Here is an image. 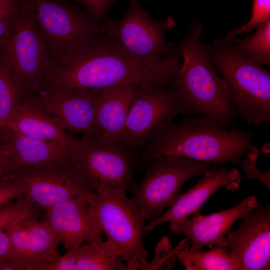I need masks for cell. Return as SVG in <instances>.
<instances>
[{
    "label": "cell",
    "mask_w": 270,
    "mask_h": 270,
    "mask_svg": "<svg viewBox=\"0 0 270 270\" xmlns=\"http://www.w3.org/2000/svg\"><path fill=\"white\" fill-rule=\"evenodd\" d=\"M181 64L180 56L160 65L140 62L129 56L110 35L98 33L66 60L48 64L42 86L100 90L132 84L166 87L172 84Z\"/></svg>",
    "instance_id": "obj_1"
},
{
    "label": "cell",
    "mask_w": 270,
    "mask_h": 270,
    "mask_svg": "<svg viewBox=\"0 0 270 270\" xmlns=\"http://www.w3.org/2000/svg\"><path fill=\"white\" fill-rule=\"evenodd\" d=\"M254 136L234 126L228 130L208 116H185L179 122H172L140 150L138 172L150 160L164 156H180L214 165L230 162L240 166L254 146Z\"/></svg>",
    "instance_id": "obj_2"
},
{
    "label": "cell",
    "mask_w": 270,
    "mask_h": 270,
    "mask_svg": "<svg viewBox=\"0 0 270 270\" xmlns=\"http://www.w3.org/2000/svg\"><path fill=\"white\" fill-rule=\"evenodd\" d=\"M202 34L201 26L193 24L180 42L183 62L172 84L182 98L180 114L208 116L228 128L237 114L222 78L204 49Z\"/></svg>",
    "instance_id": "obj_3"
},
{
    "label": "cell",
    "mask_w": 270,
    "mask_h": 270,
    "mask_svg": "<svg viewBox=\"0 0 270 270\" xmlns=\"http://www.w3.org/2000/svg\"><path fill=\"white\" fill-rule=\"evenodd\" d=\"M202 46L222 78L237 116L247 124L270 122V72L216 39Z\"/></svg>",
    "instance_id": "obj_4"
},
{
    "label": "cell",
    "mask_w": 270,
    "mask_h": 270,
    "mask_svg": "<svg viewBox=\"0 0 270 270\" xmlns=\"http://www.w3.org/2000/svg\"><path fill=\"white\" fill-rule=\"evenodd\" d=\"M88 200L107 240L126 262V270H140L148 262L143 244L146 220L132 204L126 191L100 185Z\"/></svg>",
    "instance_id": "obj_5"
},
{
    "label": "cell",
    "mask_w": 270,
    "mask_h": 270,
    "mask_svg": "<svg viewBox=\"0 0 270 270\" xmlns=\"http://www.w3.org/2000/svg\"><path fill=\"white\" fill-rule=\"evenodd\" d=\"M140 162V150L96 135L78 137L70 160L94 190L104 185L124 191L135 181Z\"/></svg>",
    "instance_id": "obj_6"
},
{
    "label": "cell",
    "mask_w": 270,
    "mask_h": 270,
    "mask_svg": "<svg viewBox=\"0 0 270 270\" xmlns=\"http://www.w3.org/2000/svg\"><path fill=\"white\" fill-rule=\"evenodd\" d=\"M129 4L122 18L102 20L98 32L110 35L129 56L142 64L160 65L179 56L178 50L165 38L166 32L176 26L173 18H154L142 8L139 0H129Z\"/></svg>",
    "instance_id": "obj_7"
},
{
    "label": "cell",
    "mask_w": 270,
    "mask_h": 270,
    "mask_svg": "<svg viewBox=\"0 0 270 270\" xmlns=\"http://www.w3.org/2000/svg\"><path fill=\"white\" fill-rule=\"evenodd\" d=\"M220 166L177 156L154 158L143 166V180L128 186L130 202L146 220H150L173 204L186 182Z\"/></svg>",
    "instance_id": "obj_8"
},
{
    "label": "cell",
    "mask_w": 270,
    "mask_h": 270,
    "mask_svg": "<svg viewBox=\"0 0 270 270\" xmlns=\"http://www.w3.org/2000/svg\"><path fill=\"white\" fill-rule=\"evenodd\" d=\"M27 0L48 50L49 64L66 60L98 34V26L85 10L64 0Z\"/></svg>",
    "instance_id": "obj_9"
},
{
    "label": "cell",
    "mask_w": 270,
    "mask_h": 270,
    "mask_svg": "<svg viewBox=\"0 0 270 270\" xmlns=\"http://www.w3.org/2000/svg\"><path fill=\"white\" fill-rule=\"evenodd\" d=\"M0 56L23 100L42 88V77L50 59L27 0H22L17 22L10 34L0 44Z\"/></svg>",
    "instance_id": "obj_10"
},
{
    "label": "cell",
    "mask_w": 270,
    "mask_h": 270,
    "mask_svg": "<svg viewBox=\"0 0 270 270\" xmlns=\"http://www.w3.org/2000/svg\"><path fill=\"white\" fill-rule=\"evenodd\" d=\"M182 98L173 88L136 85L124 142L140 150L156 138L180 114Z\"/></svg>",
    "instance_id": "obj_11"
},
{
    "label": "cell",
    "mask_w": 270,
    "mask_h": 270,
    "mask_svg": "<svg viewBox=\"0 0 270 270\" xmlns=\"http://www.w3.org/2000/svg\"><path fill=\"white\" fill-rule=\"evenodd\" d=\"M10 179L20 181L24 196L42 210L68 200L88 198L94 192L70 162L22 168Z\"/></svg>",
    "instance_id": "obj_12"
},
{
    "label": "cell",
    "mask_w": 270,
    "mask_h": 270,
    "mask_svg": "<svg viewBox=\"0 0 270 270\" xmlns=\"http://www.w3.org/2000/svg\"><path fill=\"white\" fill-rule=\"evenodd\" d=\"M100 90L43 86L24 100L58 120L70 134H95L96 102Z\"/></svg>",
    "instance_id": "obj_13"
},
{
    "label": "cell",
    "mask_w": 270,
    "mask_h": 270,
    "mask_svg": "<svg viewBox=\"0 0 270 270\" xmlns=\"http://www.w3.org/2000/svg\"><path fill=\"white\" fill-rule=\"evenodd\" d=\"M242 176L238 170H227L223 166L218 170H208L194 186L180 194L168 209L144 226V234L152 231L158 226L168 222L170 230L174 234L182 233V224L186 218L200 212V209L216 191L224 186L234 192L240 187Z\"/></svg>",
    "instance_id": "obj_14"
},
{
    "label": "cell",
    "mask_w": 270,
    "mask_h": 270,
    "mask_svg": "<svg viewBox=\"0 0 270 270\" xmlns=\"http://www.w3.org/2000/svg\"><path fill=\"white\" fill-rule=\"evenodd\" d=\"M235 230L226 236L233 259L245 270L270 269V206L248 211Z\"/></svg>",
    "instance_id": "obj_15"
},
{
    "label": "cell",
    "mask_w": 270,
    "mask_h": 270,
    "mask_svg": "<svg viewBox=\"0 0 270 270\" xmlns=\"http://www.w3.org/2000/svg\"><path fill=\"white\" fill-rule=\"evenodd\" d=\"M42 221L68 250L102 240V231L87 198L64 201L44 209Z\"/></svg>",
    "instance_id": "obj_16"
},
{
    "label": "cell",
    "mask_w": 270,
    "mask_h": 270,
    "mask_svg": "<svg viewBox=\"0 0 270 270\" xmlns=\"http://www.w3.org/2000/svg\"><path fill=\"white\" fill-rule=\"evenodd\" d=\"M42 211L22 215L5 228L11 246L10 254L22 258L34 270H40L44 264L56 258L58 239L42 220Z\"/></svg>",
    "instance_id": "obj_17"
},
{
    "label": "cell",
    "mask_w": 270,
    "mask_h": 270,
    "mask_svg": "<svg viewBox=\"0 0 270 270\" xmlns=\"http://www.w3.org/2000/svg\"><path fill=\"white\" fill-rule=\"evenodd\" d=\"M258 206L254 196H248L238 205L229 209L208 215L200 212L183 220L181 230L191 245L190 251L201 250L205 247L226 246V236L234 223L250 210Z\"/></svg>",
    "instance_id": "obj_18"
},
{
    "label": "cell",
    "mask_w": 270,
    "mask_h": 270,
    "mask_svg": "<svg viewBox=\"0 0 270 270\" xmlns=\"http://www.w3.org/2000/svg\"><path fill=\"white\" fill-rule=\"evenodd\" d=\"M0 132L8 156L10 177L14 171L24 167L69 162L74 150L30 137L6 126Z\"/></svg>",
    "instance_id": "obj_19"
},
{
    "label": "cell",
    "mask_w": 270,
    "mask_h": 270,
    "mask_svg": "<svg viewBox=\"0 0 270 270\" xmlns=\"http://www.w3.org/2000/svg\"><path fill=\"white\" fill-rule=\"evenodd\" d=\"M136 84H122L100 89L96 102L95 134L124 141L126 124Z\"/></svg>",
    "instance_id": "obj_20"
},
{
    "label": "cell",
    "mask_w": 270,
    "mask_h": 270,
    "mask_svg": "<svg viewBox=\"0 0 270 270\" xmlns=\"http://www.w3.org/2000/svg\"><path fill=\"white\" fill-rule=\"evenodd\" d=\"M6 126L30 137L73 150L78 138L71 135L54 116L24 100L12 114Z\"/></svg>",
    "instance_id": "obj_21"
},
{
    "label": "cell",
    "mask_w": 270,
    "mask_h": 270,
    "mask_svg": "<svg viewBox=\"0 0 270 270\" xmlns=\"http://www.w3.org/2000/svg\"><path fill=\"white\" fill-rule=\"evenodd\" d=\"M188 240L176 256L186 270H245L232 258L226 246L216 245L206 250L190 251Z\"/></svg>",
    "instance_id": "obj_22"
},
{
    "label": "cell",
    "mask_w": 270,
    "mask_h": 270,
    "mask_svg": "<svg viewBox=\"0 0 270 270\" xmlns=\"http://www.w3.org/2000/svg\"><path fill=\"white\" fill-rule=\"evenodd\" d=\"M75 258L77 270H126V264L108 240L80 246L75 248Z\"/></svg>",
    "instance_id": "obj_23"
},
{
    "label": "cell",
    "mask_w": 270,
    "mask_h": 270,
    "mask_svg": "<svg viewBox=\"0 0 270 270\" xmlns=\"http://www.w3.org/2000/svg\"><path fill=\"white\" fill-rule=\"evenodd\" d=\"M252 34L244 39H232L235 48L253 62L270 64V19L260 24Z\"/></svg>",
    "instance_id": "obj_24"
},
{
    "label": "cell",
    "mask_w": 270,
    "mask_h": 270,
    "mask_svg": "<svg viewBox=\"0 0 270 270\" xmlns=\"http://www.w3.org/2000/svg\"><path fill=\"white\" fill-rule=\"evenodd\" d=\"M23 98L0 56V128H4Z\"/></svg>",
    "instance_id": "obj_25"
},
{
    "label": "cell",
    "mask_w": 270,
    "mask_h": 270,
    "mask_svg": "<svg viewBox=\"0 0 270 270\" xmlns=\"http://www.w3.org/2000/svg\"><path fill=\"white\" fill-rule=\"evenodd\" d=\"M188 239L182 240L174 248H172L169 238L163 236L155 248L154 256L150 262L146 263L141 268L142 270H171L176 261V252L184 248Z\"/></svg>",
    "instance_id": "obj_26"
},
{
    "label": "cell",
    "mask_w": 270,
    "mask_h": 270,
    "mask_svg": "<svg viewBox=\"0 0 270 270\" xmlns=\"http://www.w3.org/2000/svg\"><path fill=\"white\" fill-rule=\"evenodd\" d=\"M269 19L270 0H254L250 18L243 25L229 31L224 40L230 41L236 36L248 34Z\"/></svg>",
    "instance_id": "obj_27"
},
{
    "label": "cell",
    "mask_w": 270,
    "mask_h": 270,
    "mask_svg": "<svg viewBox=\"0 0 270 270\" xmlns=\"http://www.w3.org/2000/svg\"><path fill=\"white\" fill-rule=\"evenodd\" d=\"M42 210L23 195L0 208V230H5L10 224L22 215Z\"/></svg>",
    "instance_id": "obj_28"
},
{
    "label": "cell",
    "mask_w": 270,
    "mask_h": 270,
    "mask_svg": "<svg viewBox=\"0 0 270 270\" xmlns=\"http://www.w3.org/2000/svg\"><path fill=\"white\" fill-rule=\"evenodd\" d=\"M258 156V148L254 146H252L242 158L240 166L248 178L259 180L270 190V172H262L258 169L256 165Z\"/></svg>",
    "instance_id": "obj_29"
},
{
    "label": "cell",
    "mask_w": 270,
    "mask_h": 270,
    "mask_svg": "<svg viewBox=\"0 0 270 270\" xmlns=\"http://www.w3.org/2000/svg\"><path fill=\"white\" fill-rule=\"evenodd\" d=\"M82 4L97 25L107 18L112 4L118 0H70Z\"/></svg>",
    "instance_id": "obj_30"
},
{
    "label": "cell",
    "mask_w": 270,
    "mask_h": 270,
    "mask_svg": "<svg viewBox=\"0 0 270 270\" xmlns=\"http://www.w3.org/2000/svg\"><path fill=\"white\" fill-rule=\"evenodd\" d=\"M24 193V186L20 181L0 179V208L19 198Z\"/></svg>",
    "instance_id": "obj_31"
},
{
    "label": "cell",
    "mask_w": 270,
    "mask_h": 270,
    "mask_svg": "<svg viewBox=\"0 0 270 270\" xmlns=\"http://www.w3.org/2000/svg\"><path fill=\"white\" fill-rule=\"evenodd\" d=\"M40 270H77L75 248L68 250L63 256H58L56 258L43 266Z\"/></svg>",
    "instance_id": "obj_32"
},
{
    "label": "cell",
    "mask_w": 270,
    "mask_h": 270,
    "mask_svg": "<svg viewBox=\"0 0 270 270\" xmlns=\"http://www.w3.org/2000/svg\"><path fill=\"white\" fill-rule=\"evenodd\" d=\"M0 270H34L30 263L16 256L8 254L0 257Z\"/></svg>",
    "instance_id": "obj_33"
},
{
    "label": "cell",
    "mask_w": 270,
    "mask_h": 270,
    "mask_svg": "<svg viewBox=\"0 0 270 270\" xmlns=\"http://www.w3.org/2000/svg\"><path fill=\"white\" fill-rule=\"evenodd\" d=\"M20 7V5L18 9L12 13L0 16V44L7 38L14 28L18 17Z\"/></svg>",
    "instance_id": "obj_34"
},
{
    "label": "cell",
    "mask_w": 270,
    "mask_h": 270,
    "mask_svg": "<svg viewBox=\"0 0 270 270\" xmlns=\"http://www.w3.org/2000/svg\"><path fill=\"white\" fill-rule=\"evenodd\" d=\"M10 172L4 140L0 132V179H9Z\"/></svg>",
    "instance_id": "obj_35"
},
{
    "label": "cell",
    "mask_w": 270,
    "mask_h": 270,
    "mask_svg": "<svg viewBox=\"0 0 270 270\" xmlns=\"http://www.w3.org/2000/svg\"><path fill=\"white\" fill-rule=\"evenodd\" d=\"M22 0H0V16L16 10Z\"/></svg>",
    "instance_id": "obj_36"
},
{
    "label": "cell",
    "mask_w": 270,
    "mask_h": 270,
    "mask_svg": "<svg viewBox=\"0 0 270 270\" xmlns=\"http://www.w3.org/2000/svg\"><path fill=\"white\" fill-rule=\"evenodd\" d=\"M11 246L10 238L6 232L0 230V257L10 254Z\"/></svg>",
    "instance_id": "obj_37"
}]
</instances>
